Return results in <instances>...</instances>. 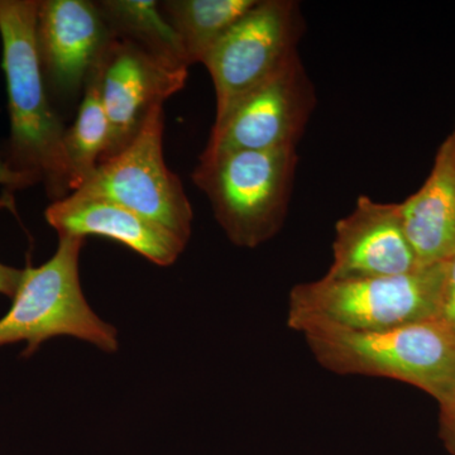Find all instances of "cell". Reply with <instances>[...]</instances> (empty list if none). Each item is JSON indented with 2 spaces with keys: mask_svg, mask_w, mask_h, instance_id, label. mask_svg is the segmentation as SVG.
<instances>
[{
  "mask_svg": "<svg viewBox=\"0 0 455 455\" xmlns=\"http://www.w3.org/2000/svg\"><path fill=\"white\" fill-rule=\"evenodd\" d=\"M37 9L38 0H0L2 68L11 124L4 155L13 169L44 182L56 202L71 194L65 155L68 128L51 103L42 73L36 42Z\"/></svg>",
  "mask_w": 455,
  "mask_h": 455,
  "instance_id": "cell-1",
  "label": "cell"
},
{
  "mask_svg": "<svg viewBox=\"0 0 455 455\" xmlns=\"http://www.w3.org/2000/svg\"><path fill=\"white\" fill-rule=\"evenodd\" d=\"M298 331L316 361L331 372L410 383L440 405L455 394V335L439 319L381 331L311 322Z\"/></svg>",
  "mask_w": 455,
  "mask_h": 455,
  "instance_id": "cell-2",
  "label": "cell"
},
{
  "mask_svg": "<svg viewBox=\"0 0 455 455\" xmlns=\"http://www.w3.org/2000/svg\"><path fill=\"white\" fill-rule=\"evenodd\" d=\"M447 262L421 266L396 276L296 284L290 292L287 325L298 331L325 322L358 331H381L439 319Z\"/></svg>",
  "mask_w": 455,
  "mask_h": 455,
  "instance_id": "cell-3",
  "label": "cell"
},
{
  "mask_svg": "<svg viewBox=\"0 0 455 455\" xmlns=\"http://www.w3.org/2000/svg\"><path fill=\"white\" fill-rule=\"evenodd\" d=\"M84 244L80 236H59L47 262L23 269L11 309L0 319V348L26 343L22 358H29L52 338L73 337L103 352H118V329L97 315L83 292Z\"/></svg>",
  "mask_w": 455,
  "mask_h": 455,
  "instance_id": "cell-4",
  "label": "cell"
},
{
  "mask_svg": "<svg viewBox=\"0 0 455 455\" xmlns=\"http://www.w3.org/2000/svg\"><path fill=\"white\" fill-rule=\"evenodd\" d=\"M296 164V148L202 155L193 180L229 241L256 248L283 226Z\"/></svg>",
  "mask_w": 455,
  "mask_h": 455,
  "instance_id": "cell-5",
  "label": "cell"
},
{
  "mask_svg": "<svg viewBox=\"0 0 455 455\" xmlns=\"http://www.w3.org/2000/svg\"><path fill=\"white\" fill-rule=\"evenodd\" d=\"M164 108L156 107L136 139L99 164L94 175L74 193L124 206L188 243L193 208L181 180L164 163Z\"/></svg>",
  "mask_w": 455,
  "mask_h": 455,
  "instance_id": "cell-6",
  "label": "cell"
},
{
  "mask_svg": "<svg viewBox=\"0 0 455 455\" xmlns=\"http://www.w3.org/2000/svg\"><path fill=\"white\" fill-rule=\"evenodd\" d=\"M302 32L298 3L257 0L204 59L217 94L215 122L298 53Z\"/></svg>",
  "mask_w": 455,
  "mask_h": 455,
  "instance_id": "cell-7",
  "label": "cell"
},
{
  "mask_svg": "<svg viewBox=\"0 0 455 455\" xmlns=\"http://www.w3.org/2000/svg\"><path fill=\"white\" fill-rule=\"evenodd\" d=\"M316 97L299 52L214 122L203 155L296 148Z\"/></svg>",
  "mask_w": 455,
  "mask_h": 455,
  "instance_id": "cell-8",
  "label": "cell"
},
{
  "mask_svg": "<svg viewBox=\"0 0 455 455\" xmlns=\"http://www.w3.org/2000/svg\"><path fill=\"white\" fill-rule=\"evenodd\" d=\"M116 38L97 3L42 0L36 42L50 97L74 103Z\"/></svg>",
  "mask_w": 455,
  "mask_h": 455,
  "instance_id": "cell-9",
  "label": "cell"
},
{
  "mask_svg": "<svg viewBox=\"0 0 455 455\" xmlns=\"http://www.w3.org/2000/svg\"><path fill=\"white\" fill-rule=\"evenodd\" d=\"M188 75V68H172L130 42L114 38L98 68L99 92L110 128L101 163L136 139L152 110L184 88Z\"/></svg>",
  "mask_w": 455,
  "mask_h": 455,
  "instance_id": "cell-10",
  "label": "cell"
},
{
  "mask_svg": "<svg viewBox=\"0 0 455 455\" xmlns=\"http://www.w3.org/2000/svg\"><path fill=\"white\" fill-rule=\"evenodd\" d=\"M419 267L398 204L374 202L364 196L335 226L333 263L325 276L334 280L396 276Z\"/></svg>",
  "mask_w": 455,
  "mask_h": 455,
  "instance_id": "cell-11",
  "label": "cell"
},
{
  "mask_svg": "<svg viewBox=\"0 0 455 455\" xmlns=\"http://www.w3.org/2000/svg\"><path fill=\"white\" fill-rule=\"evenodd\" d=\"M59 236H101L118 242L161 267L172 266L187 247L169 229L118 204L71 193L44 212Z\"/></svg>",
  "mask_w": 455,
  "mask_h": 455,
  "instance_id": "cell-12",
  "label": "cell"
},
{
  "mask_svg": "<svg viewBox=\"0 0 455 455\" xmlns=\"http://www.w3.org/2000/svg\"><path fill=\"white\" fill-rule=\"evenodd\" d=\"M407 239L421 266L455 256V157L451 136L440 146L420 190L398 204Z\"/></svg>",
  "mask_w": 455,
  "mask_h": 455,
  "instance_id": "cell-13",
  "label": "cell"
},
{
  "mask_svg": "<svg viewBox=\"0 0 455 455\" xmlns=\"http://www.w3.org/2000/svg\"><path fill=\"white\" fill-rule=\"evenodd\" d=\"M101 14L116 38L130 42L172 68H188L178 33L155 0H101Z\"/></svg>",
  "mask_w": 455,
  "mask_h": 455,
  "instance_id": "cell-14",
  "label": "cell"
},
{
  "mask_svg": "<svg viewBox=\"0 0 455 455\" xmlns=\"http://www.w3.org/2000/svg\"><path fill=\"white\" fill-rule=\"evenodd\" d=\"M257 0H166L164 17L178 33L188 64L203 62L212 47L256 5Z\"/></svg>",
  "mask_w": 455,
  "mask_h": 455,
  "instance_id": "cell-15",
  "label": "cell"
},
{
  "mask_svg": "<svg viewBox=\"0 0 455 455\" xmlns=\"http://www.w3.org/2000/svg\"><path fill=\"white\" fill-rule=\"evenodd\" d=\"M110 128L99 92L98 68L90 76L76 119L65 134V155L71 193L79 190L97 171L109 146Z\"/></svg>",
  "mask_w": 455,
  "mask_h": 455,
  "instance_id": "cell-16",
  "label": "cell"
},
{
  "mask_svg": "<svg viewBox=\"0 0 455 455\" xmlns=\"http://www.w3.org/2000/svg\"><path fill=\"white\" fill-rule=\"evenodd\" d=\"M4 209L16 212V202H14L12 191L4 190L0 196V211H4ZM22 274L23 269L11 267V266L0 262V295L13 299L18 286H20Z\"/></svg>",
  "mask_w": 455,
  "mask_h": 455,
  "instance_id": "cell-17",
  "label": "cell"
},
{
  "mask_svg": "<svg viewBox=\"0 0 455 455\" xmlns=\"http://www.w3.org/2000/svg\"><path fill=\"white\" fill-rule=\"evenodd\" d=\"M439 320L455 335V256L448 260Z\"/></svg>",
  "mask_w": 455,
  "mask_h": 455,
  "instance_id": "cell-18",
  "label": "cell"
},
{
  "mask_svg": "<svg viewBox=\"0 0 455 455\" xmlns=\"http://www.w3.org/2000/svg\"><path fill=\"white\" fill-rule=\"evenodd\" d=\"M36 184H38L37 180L28 173L13 169L5 155L0 152V185L4 187L5 190L14 193L16 190L31 188Z\"/></svg>",
  "mask_w": 455,
  "mask_h": 455,
  "instance_id": "cell-19",
  "label": "cell"
},
{
  "mask_svg": "<svg viewBox=\"0 0 455 455\" xmlns=\"http://www.w3.org/2000/svg\"><path fill=\"white\" fill-rule=\"evenodd\" d=\"M442 406L443 435L451 451L455 453V394Z\"/></svg>",
  "mask_w": 455,
  "mask_h": 455,
  "instance_id": "cell-20",
  "label": "cell"
},
{
  "mask_svg": "<svg viewBox=\"0 0 455 455\" xmlns=\"http://www.w3.org/2000/svg\"><path fill=\"white\" fill-rule=\"evenodd\" d=\"M451 142H453L454 157H455V128L453 133L451 134Z\"/></svg>",
  "mask_w": 455,
  "mask_h": 455,
  "instance_id": "cell-21",
  "label": "cell"
}]
</instances>
